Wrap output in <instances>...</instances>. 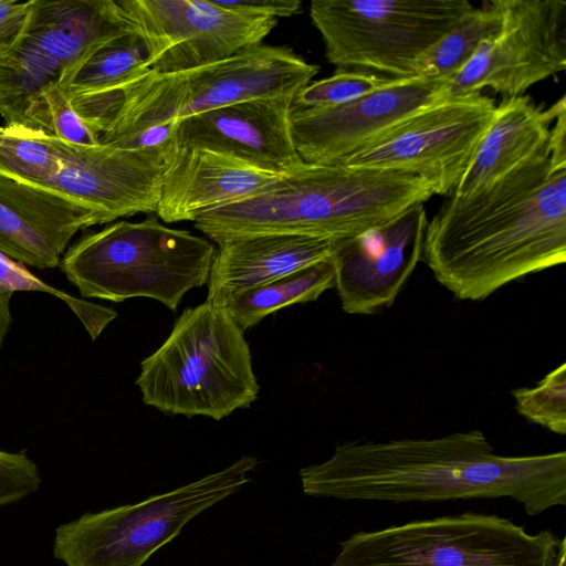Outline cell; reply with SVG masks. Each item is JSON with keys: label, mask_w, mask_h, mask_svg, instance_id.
Returning a JSON list of instances; mask_svg holds the SVG:
<instances>
[{"label": "cell", "mask_w": 566, "mask_h": 566, "mask_svg": "<svg viewBox=\"0 0 566 566\" xmlns=\"http://www.w3.org/2000/svg\"><path fill=\"white\" fill-rule=\"evenodd\" d=\"M292 103L291 97L253 99L185 117L177 123L176 144L289 174L303 164L292 138Z\"/></svg>", "instance_id": "cell-17"}, {"label": "cell", "mask_w": 566, "mask_h": 566, "mask_svg": "<svg viewBox=\"0 0 566 566\" xmlns=\"http://www.w3.org/2000/svg\"><path fill=\"white\" fill-rule=\"evenodd\" d=\"M12 293L0 290V349L2 348L4 338L10 331L12 315L10 311V301Z\"/></svg>", "instance_id": "cell-32"}, {"label": "cell", "mask_w": 566, "mask_h": 566, "mask_svg": "<svg viewBox=\"0 0 566 566\" xmlns=\"http://www.w3.org/2000/svg\"><path fill=\"white\" fill-rule=\"evenodd\" d=\"M214 255L208 240L148 217L84 234L59 266L83 298L149 297L175 312L187 292L208 282Z\"/></svg>", "instance_id": "cell-5"}, {"label": "cell", "mask_w": 566, "mask_h": 566, "mask_svg": "<svg viewBox=\"0 0 566 566\" xmlns=\"http://www.w3.org/2000/svg\"><path fill=\"white\" fill-rule=\"evenodd\" d=\"M217 2L239 13L274 19L291 17L297 13L302 6L300 0H217Z\"/></svg>", "instance_id": "cell-30"}, {"label": "cell", "mask_w": 566, "mask_h": 566, "mask_svg": "<svg viewBox=\"0 0 566 566\" xmlns=\"http://www.w3.org/2000/svg\"><path fill=\"white\" fill-rule=\"evenodd\" d=\"M60 168L53 135L15 123L0 126V178L44 188Z\"/></svg>", "instance_id": "cell-24"}, {"label": "cell", "mask_w": 566, "mask_h": 566, "mask_svg": "<svg viewBox=\"0 0 566 566\" xmlns=\"http://www.w3.org/2000/svg\"><path fill=\"white\" fill-rule=\"evenodd\" d=\"M473 8L468 0H314L310 17L331 64L406 78Z\"/></svg>", "instance_id": "cell-10"}, {"label": "cell", "mask_w": 566, "mask_h": 566, "mask_svg": "<svg viewBox=\"0 0 566 566\" xmlns=\"http://www.w3.org/2000/svg\"><path fill=\"white\" fill-rule=\"evenodd\" d=\"M258 459L243 455L229 467L166 493L85 513L55 530L53 556L65 566H143L195 516L250 481Z\"/></svg>", "instance_id": "cell-8"}, {"label": "cell", "mask_w": 566, "mask_h": 566, "mask_svg": "<svg viewBox=\"0 0 566 566\" xmlns=\"http://www.w3.org/2000/svg\"><path fill=\"white\" fill-rule=\"evenodd\" d=\"M41 476L38 465L25 451L0 449V509L38 491Z\"/></svg>", "instance_id": "cell-29"}, {"label": "cell", "mask_w": 566, "mask_h": 566, "mask_svg": "<svg viewBox=\"0 0 566 566\" xmlns=\"http://www.w3.org/2000/svg\"><path fill=\"white\" fill-rule=\"evenodd\" d=\"M562 538L494 514L464 512L359 531L329 566H553Z\"/></svg>", "instance_id": "cell-7"}, {"label": "cell", "mask_w": 566, "mask_h": 566, "mask_svg": "<svg viewBox=\"0 0 566 566\" xmlns=\"http://www.w3.org/2000/svg\"><path fill=\"white\" fill-rule=\"evenodd\" d=\"M147 49V65L177 73L224 60L262 43L277 19L239 13L217 0H119Z\"/></svg>", "instance_id": "cell-12"}, {"label": "cell", "mask_w": 566, "mask_h": 566, "mask_svg": "<svg viewBox=\"0 0 566 566\" xmlns=\"http://www.w3.org/2000/svg\"><path fill=\"white\" fill-rule=\"evenodd\" d=\"M563 111H566L565 96L548 108L535 104L527 95L504 98L496 105L491 125L450 195L469 197L542 153Z\"/></svg>", "instance_id": "cell-21"}, {"label": "cell", "mask_w": 566, "mask_h": 566, "mask_svg": "<svg viewBox=\"0 0 566 566\" xmlns=\"http://www.w3.org/2000/svg\"><path fill=\"white\" fill-rule=\"evenodd\" d=\"M518 415L564 436L566 433V364L548 373L535 387L512 391Z\"/></svg>", "instance_id": "cell-26"}, {"label": "cell", "mask_w": 566, "mask_h": 566, "mask_svg": "<svg viewBox=\"0 0 566 566\" xmlns=\"http://www.w3.org/2000/svg\"><path fill=\"white\" fill-rule=\"evenodd\" d=\"M96 224L92 211L52 190L0 178V252L23 265L59 266L72 238Z\"/></svg>", "instance_id": "cell-18"}, {"label": "cell", "mask_w": 566, "mask_h": 566, "mask_svg": "<svg viewBox=\"0 0 566 566\" xmlns=\"http://www.w3.org/2000/svg\"><path fill=\"white\" fill-rule=\"evenodd\" d=\"M303 492L391 503L510 499L530 516L566 504V452L497 454L478 430L438 438L346 441L300 470Z\"/></svg>", "instance_id": "cell-2"}, {"label": "cell", "mask_w": 566, "mask_h": 566, "mask_svg": "<svg viewBox=\"0 0 566 566\" xmlns=\"http://www.w3.org/2000/svg\"><path fill=\"white\" fill-rule=\"evenodd\" d=\"M318 70L287 46L259 43L185 72L149 70L126 90L124 115L135 134L169 136L191 115L253 99H294Z\"/></svg>", "instance_id": "cell-6"}, {"label": "cell", "mask_w": 566, "mask_h": 566, "mask_svg": "<svg viewBox=\"0 0 566 566\" xmlns=\"http://www.w3.org/2000/svg\"><path fill=\"white\" fill-rule=\"evenodd\" d=\"M335 240L266 233L218 243L206 302L218 305L230 296L315 264L332 255Z\"/></svg>", "instance_id": "cell-20"}, {"label": "cell", "mask_w": 566, "mask_h": 566, "mask_svg": "<svg viewBox=\"0 0 566 566\" xmlns=\"http://www.w3.org/2000/svg\"><path fill=\"white\" fill-rule=\"evenodd\" d=\"M33 0H0V49L11 43L21 31Z\"/></svg>", "instance_id": "cell-31"}, {"label": "cell", "mask_w": 566, "mask_h": 566, "mask_svg": "<svg viewBox=\"0 0 566 566\" xmlns=\"http://www.w3.org/2000/svg\"><path fill=\"white\" fill-rule=\"evenodd\" d=\"M449 82L424 76L392 78L346 104L292 106L290 125L295 150L304 164L340 165L397 123L448 96Z\"/></svg>", "instance_id": "cell-14"}, {"label": "cell", "mask_w": 566, "mask_h": 566, "mask_svg": "<svg viewBox=\"0 0 566 566\" xmlns=\"http://www.w3.org/2000/svg\"><path fill=\"white\" fill-rule=\"evenodd\" d=\"M501 22V0L474 7L418 59L417 76L452 80L472 59L480 44L499 31Z\"/></svg>", "instance_id": "cell-23"}, {"label": "cell", "mask_w": 566, "mask_h": 566, "mask_svg": "<svg viewBox=\"0 0 566 566\" xmlns=\"http://www.w3.org/2000/svg\"><path fill=\"white\" fill-rule=\"evenodd\" d=\"M53 137L61 168L45 189L92 211L99 224L156 212L165 170L160 153Z\"/></svg>", "instance_id": "cell-15"}, {"label": "cell", "mask_w": 566, "mask_h": 566, "mask_svg": "<svg viewBox=\"0 0 566 566\" xmlns=\"http://www.w3.org/2000/svg\"><path fill=\"white\" fill-rule=\"evenodd\" d=\"M28 127L44 130L64 142L98 145V138L73 108L60 85L46 88L33 106Z\"/></svg>", "instance_id": "cell-28"}, {"label": "cell", "mask_w": 566, "mask_h": 566, "mask_svg": "<svg viewBox=\"0 0 566 566\" xmlns=\"http://www.w3.org/2000/svg\"><path fill=\"white\" fill-rule=\"evenodd\" d=\"M136 385L144 403L161 412L213 420L249 408L260 391L243 331L208 302L181 313L142 361Z\"/></svg>", "instance_id": "cell-4"}, {"label": "cell", "mask_w": 566, "mask_h": 566, "mask_svg": "<svg viewBox=\"0 0 566 566\" xmlns=\"http://www.w3.org/2000/svg\"><path fill=\"white\" fill-rule=\"evenodd\" d=\"M493 98L446 96L397 123L340 165L418 176L450 195L494 116Z\"/></svg>", "instance_id": "cell-11"}, {"label": "cell", "mask_w": 566, "mask_h": 566, "mask_svg": "<svg viewBox=\"0 0 566 566\" xmlns=\"http://www.w3.org/2000/svg\"><path fill=\"white\" fill-rule=\"evenodd\" d=\"M433 195L431 182L410 174L303 163L255 196L202 213L195 227L217 243L266 233L336 241L379 227Z\"/></svg>", "instance_id": "cell-3"}, {"label": "cell", "mask_w": 566, "mask_h": 566, "mask_svg": "<svg viewBox=\"0 0 566 566\" xmlns=\"http://www.w3.org/2000/svg\"><path fill=\"white\" fill-rule=\"evenodd\" d=\"M280 176L219 153L178 147L165 159L156 213L167 223L195 222L205 212L255 196Z\"/></svg>", "instance_id": "cell-19"}, {"label": "cell", "mask_w": 566, "mask_h": 566, "mask_svg": "<svg viewBox=\"0 0 566 566\" xmlns=\"http://www.w3.org/2000/svg\"><path fill=\"white\" fill-rule=\"evenodd\" d=\"M335 286L331 256L224 300L223 307L244 332L283 307L317 300Z\"/></svg>", "instance_id": "cell-22"}, {"label": "cell", "mask_w": 566, "mask_h": 566, "mask_svg": "<svg viewBox=\"0 0 566 566\" xmlns=\"http://www.w3.org/2000/svg\"><path fill=\"white\" fill-rule=\"evenodd\" d=\"M566 541L565 537L562 538L559 548L557 552L556 559L553 566H566Z\"/></svg>", "instance_id": "cell-33"}, {"label": "cell", "mask_w": 566, "mask_h": 566, "mask_svg": "<svg viewBox=\"0 0 566 566\" xmlns=\"http://www.w3.org/2000/svg\"><path fill=\"white\" fill-rule=\"evenodd\" d=\"M424 205L357 237L336 240L331 255L342 308L368 315L389 307L422 260Z\"/></svg>", "instance_id": "cell-16"}, {"label": "cell", "mask_w": 566, "mask_h": 566, "mask_svg": "<svg viewBox=\"0 0 566 566\" xmlns=\"http://www.w3.org/2000/svg\"><path fill=\"white\" fill-rule=\"evenodd\" d=\"M391 77L365 72L338 70L332 76L310 83L295 96L292 106L317 108L336 106L368 95L391 82Z\"/></svg>", "instance_id": "cell-27"}, {"label": "cell", "mask_w": 566, "mask_h": 566, "mask_svg": "<svg viewBox=\"0 0 566 566\" xmlns=\"http://www.w3.org/2000/svg\"><path fill=\"white\" fill-rule=\"evenodd\" d=\"M0 290L12 294L15 291H34L52 294L71 308L93 340L117 317V312L111 307L97 305L85 298H77L54 289L33 275L25 265L10 259L2 252H0Z\"/></svg>", "instance_id": "cell-25"}, {"label": "cell", "mask_w": 566, "mask_h": 566, "mask_svg": "<svg viewBox=\"0 0 566 566\" xmlns=\"http://www.w3.org/2000/svg\"><path fill=\"white\" fill-rule=\"evenodd\" d=\"M499 31L449 82L448 96L490 88L504 98L566 69V1L501 0Z\"/></svg>", "instance_id": "cell-13"}, {"label": "cell", "mask_w": 566, "mask_h": 566, "mask_svg": "<svg viewBox=\"0 0 566 566\" xmlns=\"http://www.w3.org/2000/svg\"><path fill=\"white\" fill-rule=\"evenodd\" d=\"M134 32L119 0H33L15 39L0 49V116L27 126L41 94L62 87L90 54Z\"/></svg>", "instance_id": "cell-9"}, {"label": "cell", "mask_w": 566, "mask_h": 566, "mask_svg": "<svg viewBox=\"0 0 566 566\" xmlns=\"http://www.w3.org/2000/svg\"><path fill=\"white\" fill-rule=\"evenodd\" d=\"M422 260L444 289L473 302L565 263V111L542 153L469 197L449 195L428 220Z\"/></svg>", "instance_id": "cell-1"}]
</instances>
